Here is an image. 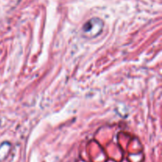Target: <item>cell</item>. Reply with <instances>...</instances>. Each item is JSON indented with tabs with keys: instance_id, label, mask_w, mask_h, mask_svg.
<instances>
[]
</instances>
